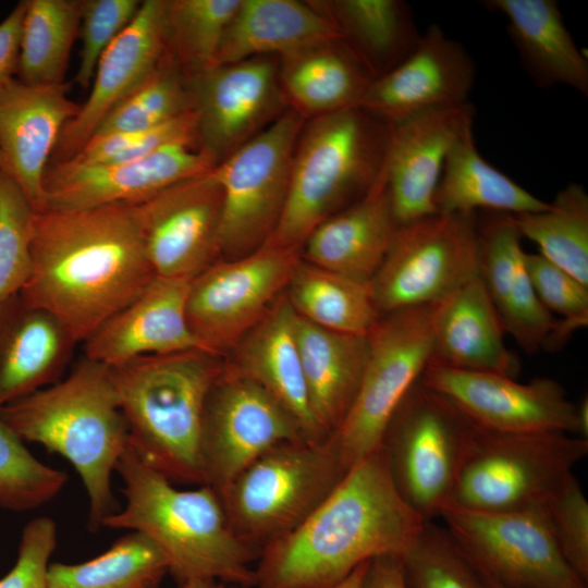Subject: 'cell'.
I'll return each mask as SVG.
<instances>
[{
	"label": "cell",
	"instance_id": "6da1fadb",
	"mask_svg": "<svg viewBox=\"0 0 588 588\" xmlns=\"http://www.w3.org/2000/svg\"><path fill=\"white\" fill-rule=\"evenodd\" d=\"M155 277L133 204L44 209L35 211L30 272L19 295L84 343Z\"/></svg>",
	"mask_w": 588,
	"mask_h": 588
},
{
	"label": "cell",
	"instance_id": "7a4b0ae2",
	"mask_svg": "<svg viewBox=\"0 0 588 588\" xmlns=\"http://www.w3.org/2000/svg\"><path fill=\"white\" fill-rule=\"evenodd\" d=\"M425 523L399 493L379 448L299 526L260 551L254 586L331 588L376 556H401Z\"/></svg>",
	"mask_w": 588,
	"mask_h": 588
},
{
	"label": "cell",
	"instance_id": "3957f363",
	"mask_svg": "<svg viewBox=\"0 0 588 588\" xmlns=\"http://www.w3.org/2000/svg\"><path fill=\"white\" fill-rule=\"evenodd\" d=\"M115 470L126 503L102 527L140 532L154 541L180 586L197 579L254 586L259 552L233 531L213 488L177 489L128 442Z\"/></svg>",
	"mask_w": 588,
	"mask_h": 588
},
{
	"label": "cell",
	"instance_id": "277c9868",
	"mask_svg": "<svg viewBox=\"0 0 588 588\" xmlns=\"http://www.w3.org/2000/svg\"><path fill=\"white\" fill-rule=\"evenodd\" d=\"M0 419L72 464L88 495V529L102 527L117 511L111 476L128 442L109 367L84 356L64 379L1 406Z\"/></svg>",
	"mask_w": 588,
	"mask_h": 588
},
{
	"label": "cell",
	"instance_id": "5b68a950",
	"mask_svg": "<svg viewBox=\"0 0 588 588\" xmlns=\"http://www.w3.org/2000/svg\"><path fill=\"white\" fill-rule=\"evenodd\" d=\"M224 360L204 350L109 366L128 443L172 483L204 485L203 416Z\"/></svg>",
	"mask_w": 588,
	"mask_h": 588
},
{
	"label": "cell",
	"instance_id": "8992f818",
	"mask_svg": "<svg viewBox=\"0 0 588 588\" xmlns=\"http://www.w3.org/2000/svg\"><path fill=\"white\" fill-rule=\"evenodd\" d=\"M387 139L388 124L360 107L309 119L294 150L281 219L267 243L301 250L316 226L368 191Z\"/></svg>",
	"mask_w": 588,
	"mask_h": 588
},
{
	"label": "cell",
	"instance_id": "52a82bcc",
	"mask_svg": "<svg viewBox=\"0 0 588 588\" xmlns=\"http://www.w3.org/2000/svg\"><path fill=\"white\" fill-rule=\"evenodd\" d=\"M346 473L330 437L289 441L257 457L219 495L233 531L260 553L299 526Z\"/></svg>",
	"mask_w": 588,
	"mask_h": 588
},
{
	"label": "cell",
	"instance_id": "ba28073f",
	"mask_svg": "<svg viewBox=\"0 0 588 588\" xmlns=\"http://www.w3.org/2000/svg\"><path fill=\"white\" fill-rule=\"evenodd\" d=\"M588 454L566 432H500L475 426L449 505L483 512L544 506Z\"/></svg>",
	"mask_w": 588,
	"mask_h": 588
},
{
	"label": "cell",
	"instance_id": "9c48e42d",
	"mask_svg": "<svg viewBox=\"0 0 588 588\" xmlns=\"http://www.w3.org/2000/svg\"><path fill=\"white\" fill-rule=\"evenodd\" d=\"M475 424L420 379L383 434L382 449L401 497L426 522L451 502Z\"/></svg>",
	"mask_w": 588,
	"mask_h": 588
},
{
	"label": "cell",
	"instance_id": "30bf717a",
	"mask_svg": "<svg viewBox=\"0 0 588 588\" xmlns=\"http://www.w3.org/2000/svg\"><path fill=\"white\" fill-rule=\"evenodd\" d=\"M432 305L380 317L368 334L369 352L356 396L330 436L348 471L380 448L402 401L430 360Z\"/></svg>",
	"mask_w": 588,
	"mask_h": 588
},
{
	"label": "cell",
	"instance_id": "8fae6325",
	"mask_svg": "<svg viewBox=\"0 0 588 588\" xmlns=\"http://www.w3.org/2000/svg\"><path fill=\"white\" fill-rule=\"evenodd\" d=\"M306 119L289 108L213 169L222 189L219 259L248 255L274 233Z\"/></svg>",
	"mask_w": 588,
	"mask_h": 588
},
{
	"label": "cell",
	"instance_id": "7c38bea8",
	"mask_svg": "<svg viewBox=\"0 0 588 588\" xmlns=\"http://www.w3.org/2000/svg\"><path fill=\"white\" fill-rule=\"evenodd\" d=\"M478 277L477 213L436 212L397 228L370 285L382 317L433 305Z\"/></svg>",
	"mask_w": 588,
	"mask_h": 588
},
{
	"label": "cell",
	"instance_id": "4fadbf2b",
	"mask_svg": "<svg viewBox=\"0 0 588 588\" xmlns=\"http://www.w3.org/2000/svg\"><path fill=\"white\" fill-rule=\"evenodd\" d=\"M439 518L475 567L505 588H587L562 556L546 506L483 512L448 505Z\"/></svg>",
	"mask_w": 588,
	"mask_h": 588
},
{
	"label": "cell",
	"instance_id": "5bb4252c",
	"mask_svg": "<svg viewBox=\"0 0 588 588\" xmlns=\"http://www.w3.org/2000/svg\"><path fill=\"white\" fill-rule=\"evenodd\" d=\"M301 250L266 243L233 259H218L189 281L186 317L200 346L232 352L284 294Z\"/></svg>",
	"mask_w": 588,
	"mask_h": 588
},
{
	"label": "cell",
	"instance_id": "9a60e30c",
	"mask_svg": "<svg viewBox=\"0 0 588 588\" xmlns=\"http://www.w3.org/2000/svg\"><path fill=\"white\" fill-rule=\"evenodd\" d=\"M307 439L291 414L252 380L223 366L205 404L200 438L204 485L220 493L271 448Z\"/></svg>",
	"mask_w": 588,
	"mask_h": 588
},
{
	"label": "cell",
	"instance_id": "2e32d148",
	"mask_svg": "<svg viewBox=\"0 0 588 588\" xmlns=\"http://www.w3.org/2000/svg\"><path fill=\"white\" fill-rule=\"evenodd\" d=\"M213 169L133 204L156 277L191 281L219 259L223 197Z\"/></svg>",
	"mask_w": 588,
	"mask_h": 588
},
{
	"label": "cell",
	"instance_id": "e0dca14e",
	"mask_svg": "<svg viewBox=\"0 0 588 588\" xmlns=\"http://www.w3.org/2000/svg\"><path fill=\"white\" fill-rule=\"evenodd\" d=\"M420 381L488 430L571 434L580 430L577 404L550 378L520 383L495 372L427 366Z\"/></svg>",
	"mask_w": 588,
	"mask_h": 588
},
{
	"label": "cell",
	"instance_id": "ac0fdd59",
	"mask_svg": "<svg viewBox=\"0 0 588 588\" xmlns=\"http://www.w3.org/2000/svg\"><path fill=\"white\" fill-rule=\"evenodd\" d=\"M188 83L198 147L217 164L289 109L272 57L216 65Z\"/></svg>",
	"mask_w": 588,
	"mask_h": 588
},
{
	"label": "cell",
	"instance_id": "d6986e66",
	"mask_svg": "<svg viewBox=\"0 0 588 588\" xmlns=\"http://www.w3.org/2000/svg\"><path fill=\"white\" fill-rule=\"evenodd\" d=\"M216 166L209 152L191 144L171 145L147 157L117 163L49 162L42 179L40 210L137 204Z\"/></svg>",
	"mask_w": 588,
	"mask_h": 588
},
{
	"label": "cell",
	"instance_id": "ffe728a7",
	"mask_svg": "<svg viewBox=\"0 0 588 588\" xmlns=\"http://www.w3.org/2000/svg\"><path fill=\"white\" fill-rule=\"evenodd\" d=\"M479 277L505 333L529 354L555 351L575 332L539 301L531 284L513 215L477 217Z\"/></svg>",
	"mask_w": 588,
	"mask_h": 588
},
{
	"label": "cell",
	"instance_id": "44dd1931",
	"mask_svg": "<svg viewBox=\"0 0 588 588\" xmlns=\"http://www.w3.org/2000/svg\"><path fill=\"white\" fill-rule=\"evenodd\" d=\"M475 73L463 45L432 24L404 61L371 81L359 107L392 124L429 110L462 106L469 102Z\"/></svg>",
	"mask_w": 588,
	"mask_h": 588
},
{
	"label": "cell",
	"instance_id": "7402d4cb",
	"mask_svg": "<svg viewBox=\"0 0 588 588\" xmlns=\"http://www.w3.org/2000/svg\"><path fill=\"white\" fill-rule=\"evenodd\" d=\"M470 102L429 110L388 124L382 161L399 225L436 213L434 195L449 151L473 126Z\"/></svg>",
	"mask_w": 588,
	"mask_h": 588
},
{
	"label": "cell",
	"instance_id": "603a6c76",
	"mask_svg": "<svg viewBox=\"0 0 588 588\" xmlns=\"http://www.w3.org/2000/svg\"><path fill=\"white\" fill-rule=\"evenodd\" d=\"M168 0H145L131 24L101 56L86 101L62 128L50 162L69 161L103 118L160 64L166 56Z\"/></svg>",
	"mask_w": 588,
	"mask_h": 588
},
{
	"label": "cell",
	"instance_id": "cb8c5ba5",
	"mask_svg": "<svg viewBox=\"0 0 588 588\" xmlns=\"http://www.w3.org/2000/svg\"><path fill=\"white\" fill-rule=\"evenodd\" d=\"M69 83L32 85L17 77L0 86L2 168L19 183L35 211L42 208V179L58 137L79 110Z\"/></svg>",
	"mask_w": 588,
	"mask_h": 588
},
{
	"label": "cell",
	"instance_id": "d4e9b609",
	"mask_svg": "<svg viewBox=\"0 0 588 588\" xmlns=\"http://www.w3.org/2000/svg\"><path fill=\"white\" fill-rule=\"evenodd\" d=\"M188 285L155 277L83 343L84 356L109 367L138 356L204 350L187 322Z\"/></svg>",
	"mask_w": 588,
	"mask_h": 588
},
{
	"label": "cell",
	"instance_id": "484cf974",
	"mask_svg": "<svg viewBox=\"0 0 588 588\" xmlns=\"http://www.w3.org/2000/svg\"><path fill=\"white\" fill-rule=\"evenodd\" d=\"M399 226L381 166L360 198L313 230L301 248V257L316 267L370 282Z\"/></svg>",
	"mask_w": 588,
	"mask_h": 588
},
{
	"label": "cell",
	"instance_id": "4316f807",
	"mask_svg": "<svg viewBox=\"0 0 588 588\" xmlns=\"http://www.w3.org/2000/svg\"><path fill=\"white\" fill-rule=\"evenodd\" d=\"M480 277L432 305L428 366L495 372L515 378L518 358Z\"/></svg>",
	"mask_w": 588,
	"mask_h": 588
},
{
	"label": "cell",
	"instance_id": "83f0119b",
	"mask_svg": "<svg viewBox=\"0 0 588 588\" xmlns=\"http://www.w3.org/2000/svg\"><path fill=\"white\" fill-rule=\"evenodd\" d=\"M225 366L277 400L310 441L327 439L310 411L295 335V313L282 294L232 351ZM329 438V437H328Z\"/></svg>",
	"mask_w": 588,
	"mask_h": 588
},
{
	"label": "cell",
	"instance_id": "f1b7e54d",
	"mask_svg": "<svg viewBox=\"0 0 588 588\" xmlns=\"http://www.w3.org/2000/svg\"><path fill=\"white\" fill-rule=\"evenodd\" d=\"M341 40L343 36L322 3L241 0L225 29L216 65L259 57L281 59Z\"/></svg>",
	"mask_w": 588,
	"mask_h": 588
},
{
	"label": "cell",
	"instance_id": "f546056e",
	"mask_svg": "<svg viewBox=\"0 0 588 588\" xmlns=\"http://www.w3.org/2000/svg\"><path fill=\"white\" fill-rule=\"evenodd\" d=\"M77 343L19 294L0 302V407L58 381Z\"/></svg>",
	"mask_w": 588,
	"mask_h": 588
},
{
	"label": "cell",
	"instance_id": "4dcf8cb0",
	"mask_svg": "<svg viewBox=\"0 0 588 588\" xmlns=\"http://www.w3.org/2000/svg\"><path fill=\"white\" fill-rule=\"evenodd\" d=\"M295 335L310 411L328 438L356 396L368 358V334L332 331L295 314Z\"/></svg>",
	"mask_w": 588,
	"mask_h": 588
},
{
	"label": "cell",
	"instance_id": "1f68e13d",
	"mask_svg": "<svg viewBox=\"0 0 588 588\" xmlns=\"http://www.w3.org/2000/svg\"><path fill=\"white\" fill-rule=\"evenodd\" d=\"M507 21L520 61L541 87L567 86L588 95V61L564 24L554 0H487Z\"/></svg>",
	"mask_w": 588,
	"mask_h": 588
},
{
	"label": "cell",
	"instance_id": "d6a6232c",
	"mask_svg": "<svg viewBox=\"0 0 588 588\" xmlns=\"http://www.w3.org/2000/svg\"><path fill=\"white\" fill-rule=\"evenodd\" d=\"M280 60L279 78L285 101L306 120L359 107L372 81L343 40Z\"/></svg>",
	"mask_w": 588,
	"mask_h": 588
},
{
	"label": "cell",
	"instance_id": "836d02e7",
	"mask_svg": "<svg viewBox=\"0 0 588 588\" xmlns=\"http://www.w3.org/2000/svg\"><path fill=\"white\" fill-rule=\"evenodd\" d=\"M538 198L491 166L478 151L473 126L449 151L434 195L441 213H477V210L519 215L546 209Z\"/></svg>",
	"mask_w": 588,
	"mask_h": 588
},
{
	"label": "cell",
	"instance_id": "e575fe53",
	"mask_svg": "<svg viewBox=\"0 0 588 588\" xmlns=\"http://www.w3.org/2000/svg\"><path fill=\"white\" fill-rule=\"evenodd\" d=\"M322 4L372 79L404 61L420 39L409 5L403 1L338 0Z\"/></svg>",
	"mask_w": 588,
	"mask_h": 588
},
{
	"label": "cell",
	"instance_id": "d590c367",
	"mask_svg": "<svg viewBox=\"0 0 588 588\" xmlns=\"http://www.w3.org/2000/svg\"><path fill=\"white\" fill-rule=\"evenodd\" d=\"M285 296L297 316L332 331L367 335L380 319L370 282L316 267L302 257Z\"/></svg>",
	"mask_w": 588,
	"mask_h": 588
},
{
	"label": "cell",
	"instance_id": "8d00e7d4",
	"mask_svg": "<svg viewBox=\"0 0 588 588\" xmlns=\"http://www.w3.org/2000/svg\"><path fill=\"white\" fill-rule=\"evenodd\" d=\"M82 0H26L17 78L32 85L64 83L78 37Z\"/></svg>",
	"mask_w": 588,
	"mask_h": 588
},
{
	"label": "cell",
	"instance_id": "74e56055",
	"mask_svg": "<svg viewBox=\"0 0 588 588\" xmlns=\"http://www.w3.org/2000/svg\"><path fill=\"white\" fill-rule=\"evenodd\" d=\"M167 573L168 562L157 544L131 531L91 560L50 564L47 588H157Z\"/></svg>",
	"mask_w": 588,
	"mask_h": 588
},
{
	"label": "cell",
	"instance_id": "f35d334b",
	"mask_svg": "<svg viewBox=\"0 0 588 588\" xmlns=\"http://www.w3.org/2000/svg\"><path fill=\"white\" fill-rule=\"evenodd\" d=\"M522 237L540 255L588 286V194L569 183L540 211L513 215Z\"/></svg>",
	"mask_w": 588,
	"mask_h": 588
},
{
	"label": "cell",
	"instance_id": "ab89813d",
	"mask_svg": "<svg viewBox=\"0 0 588 588\" xmlns=\"http://www.w3.org/2000/svg\"><path fill=\"white\" fill-rule=\"evenodd\" d=\"M241 0H168L166 54L189 81L216 65Z\"/></svg>",
	"mask_w": 588,
	"mask_h": 588
},
{
	"label": "cell",
	"instance_id": "60d3db41",
	"mask_svg": "<svg viewBox=\"0 0 588 588\" xmlns=\"http://www.w3.org/2000/svg\"><path fill=\"white\" fill-rule=\"evenodd\" d=\"M193 110L188 79L166 54L156 70L103 118L93 136L152 128Z\"/></svg>",
	"mask_w": 588,
	"mask_h": 588
},
{
	"label": "cell",
	"instance_id": "b9f144b4",
	"mask_svg": "<svg viewBox=\"0 0 588 588\" xmlns=\"http://www.w3.org/2000/svg\"><path fill=\"white\" fill-rule=\"evenodd\" d=\"M406 588H488L445 527L426 522L400 556Z\"/></svg>",
	"mask_w": 588,
	"mask_h": 588
},
{
	"label": "cell",
	"instance_id": "7bdbcfd3",
	"mask_svg": "<svg viewBox=\"0 0 588 588\" xmlns=\"http://www.w3.org/2000/svg\"><path fill=\"white\" fill-rule=\"evenodd\" d=\"M68 475L37 460L0 419V506L23 512L41 506L63 488Z\"/></svg>",
	"mask_w": 588,
	"mask_h": 588
},
{
	"label": "cell",
	"instance_id": "ee69618b",
	"mask_svg": "<svg viewBox=\"0 0 588 588\" xmlns=\"http://www.w3.org/2000/svg\"><path fill=\"white\" fill-rule=\"evenodd\" d=\"M35 209L0 166V302L21 292L30 272Z\"/></svg>",
	"mask_w": 588,
	"mask_h": 588
},
{
	"label": "cell",
	"instance_id": "f6af8a7d",
	"mask_svg": "<svg viewBox=\"0 0 588 588\" xmlns=\"http://www.w3.org/2000/svg\"><path fill=\"white\" fill-rule=\"evenodd\" d=\"M177 144L198 146L195 110L152 128L93 136L71 160L87 164L132 161Z\"/></svg>",
	"mask_w": 588,
	"mask_h": 588
},
{
	"label": "cell",
	"instance_id": "bcb514c9",
	"mask_svg": "<svg viewBox=\"0 0 588 588\" xmlns=\"http://www.w3.org/2000/svg\"><path fill=\"white\" fill-rule=\"evenodd\" d=\"M142 1L82 0L79 63L74 82L83 89L90 87L97 64L111 42L131 24Z\"/></svg>",
	"mask_w": 588,
	"mask_h": 588
},
{
	"label": "cell",
	"instance_id": "7dc6e473",
	"mask_svg": "<svg viewBox=\"0 0 588 588\" xmlns=\"http://www.w3.org/2000/svg\"><path fill=\"white\" fill-rule=\"evenodd\" d=\"M544 506L562 556L588 584V501L574 474L559 486Z\"/></svg>",
	"mask_w": 588,
	"mask_h": 588
},
{
	"label": "cell",
	"instance_id": "c3c4849f",
	"mask_svg": "<svg viewBox=\"0 0 588 588\" xmlns=\"http://www.w3.org/2000/svg\"><path fill=\"white\" fill-rule=\"evenodd\" d=\"M534 290L552 315L556 314L574 331L588 323V286L540 254L525 253Z\"/></svg>",
	"mask_w": 588,
	"mask_h": 588
},
{
	"label": "cell",
	"instance_id": "681fc988",
	"mask_svg": "<svg viewBox=\"0 0 588 588\" xmlns=\"http://www.w3.org/2000/svg\"><path fill=\"white\" fill-rule=\"evenodd\" d=\"M56 546L57 527L51 518L29 520L22 530L16 562L0 579V588H47L49 559Z\"/></svg>",
	"mask_w": 588,
	"mask_h": 588
},
{
	"label": "cell",
	"instance_id": "f907efd6",
	"mask_svg": "<svg viewBox=\"0 0 588 588\" xmlns=\"http://www.w3.org/2000/svg\"><path fill=\"white\" fill-rule=\"evenodd\" d=\"M26 0L20 1L0 23V86L17 75Z\"/></svg>",
	"mask_w": 588,
	"mask_h": 588
},
{
	"label": "cell",
	"instance_id": "816d5d0a",
	"mask_svg": "<svg viewBox=\"0 0 588 588\" xmlns=\"http://www.w3.org/2000/svg\"><path fill=\"white\" fill-rule=\"evenodd\" d=\"M362 588H406L401 558L385 554L371 559L367 563Z\"/></svg>",
	"mask_w": 588,
	"mask_h": 588
},
{
	"label": "cell",
	"instance_id": "f5cc1de1",
	"mask_svg": "<svg viewBox=\"0 0 588 588\" xmlns=\"http://www.w3.org/2000/svg\"><path fill=\"white\" fill-rule=\"evenodd\" d=\"M368 562L358 566L345 579L332 586L331 588H362L363 577Z\"/></svg>",
	"mask_w": 588,
	"mask_h": 588
},
{
	"label": "cell",
	"instance_id": "db71d44e",
	"mask_svg": "<svg viewBox=\"0 0 588 588\" xmlns=\"http://www.w3.org/2000/svg\"><path fill=\"white\" fill-rule=\"evenodd\" d=\"M578 419H579V434L580 438L587 439L588 434V400L587 397L583 399L579 404H577Z\"/></svg>",
	"mask_w": 588,
	"mask_h": 588
},
{
	"label": "cell",
	"instance_id": "11a10c76",
	"mask_svg": "<svg viewBox=\"0 0 588 588\" xmlns=\"http://www.w3.org/2000/svg\"><path fill=\"white\" fill-rule=\"evenodd\" d=\"M181 588H224L222 583L210 579H197L185 583Z\"/></svg>",
	"mask_w": 588,
	"mask_h": 588
},
{
	"label": "cell",
	"instance_id": "9f6ffc18",
	"mask_svg": "<svg viewBox=\"0 0 588 588\" xmlns=\"http://www.w3.org/2000/svg\"><path fill=\"white\" fill-rule=\"evenodd\" d=\"M481 574V573H480ZM482 575V574H481ZM483 576V575H482ZM485 580H486V584H487V587L488 588H505L499 584H497L495 581L491 580L490 578L483 576Z\"/></svg>",
	"mask_w": 588,
	"mask_h": 588
},
{
	"label": "cell",
	"instance_id": "6f0895ef",
	"mask_svg": "<svg viewBox=\"0 0 588 588\" xmlns=\"http://www.w3.org/2000/svg\"><path fill=\"white\" fill-rule=\"evenodd\" d=\"M0 166L2 167V157H1V152H0Z\"/></svg>",
	"mask_w": 588,
	"mask_h": 588
}]
</instances>
